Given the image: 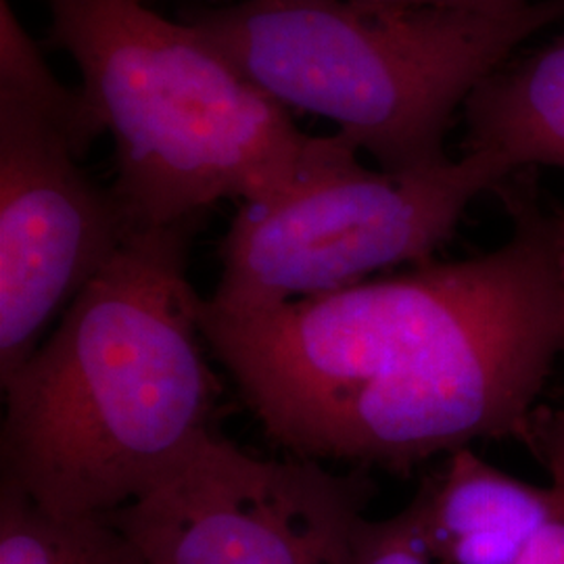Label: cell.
Segmentation results:
<instances>
[{"label":"cell","instance_id":"cell-1","mask_svg":"<svg viewBox=\"0 0 564 564\" xmlns=\"http://www.w3.org/2000/svg\"><path fill=\"white\" fill-rule=\"evenodd\" d=\"M505 195V245L412 265L272 312L207 307V347L263 433L293 456L410 475L479 440L531 447L538 400L563 354L545 209Z\"/></svg>","mask_w":564,"mask_h":564},{"label":"cell","instance_id":"cell-2","mask_svg":"<svg viewBox=\"0 0 564 564\" xmlns=\"http://www.w3.org/2000/svg\"><path fill=\"white\" fill-rule=\"evenodd\" d=\"M193 228L134 230L0 381V485L57 517H107L218 431L223 384L186 270Z\"/></svg>","mask_w":564,"mask_h":564},{"label":"cell","instance_id":"cell-3","mask_svg":"<svg viewBox=\"0 0 564 564\" xmlns=\"http://www.w3.org/2000/svg\"><path fill=\"white\" fill-rule=\"evenodd\" d=\"M51 39L116 144L113 191L134 230L258 202L360 155L310 137L186 20L147 0H46Z\"/></svg>","mask_w":564,"mask_h":564},{"label":"cell","instance_id":"cell-4","mask_svg":"<svg viewBox=\"0 0 564 564\" xmlns=\"http://www.w3.org/2000/svg\"><path fill=\"white\" fill-rule=\"evenodd\" d=\"M561 20L564 0H239L186 18L265 95L330 121L387 172L452 160L445 139L470 95Z\"/></svg>","mask_w":564,"mask_h":564},{"label":"cell","instance_id":"cell-5","mask_svg":"<svg viewBox=\"0 0 564 564\" xmlns=\"http://www.w3.org/2000/svg\"><path fill=\"white\" fill-rule=\"evenodd\" d=\"M102 126L0 2V381L134 232L113 186L82 170Z\"/></svg>","mask_w":564,"mask_h":564},{"label":"cell","instance_id":"cell-6","mask_svg":"<svg viewBox=\"0 0 564 564\" xmlns=\"http://www.w3.org/2000/svg\"><path fill=\"white\" fill-rule=\"evenodd\" d=\"M512 176L505 160L485 151L416 172L370 170L356 155L241 203L205 303L220 314H262L431 262L468 205Z\"/></svg>","mask_w":564,"mask_h":564},{"label":"cell","instance_id":"cell-7","mask_svg":"<svg viewBox=\"0 0 564 564\" xmlns=\"http://www.w3.org/2000/svg\"><path fill=\"white\" fill-rule=\"evenodd\" d=\"M375 484L364 468L258 458L218 431L113 523L149 564H354Z\"/></svg>","mask_w":564,"mask_h":564},{"label":"cell","instance_id":"cell-8","mask_svg":"<svg viewBox=\"0 0 564 564\" xmlns=\"http://www.w3.org/2000/svg\"><path fill=\"white\" fill-rule=\"evenodd\" d=\"M433 564H517L550 521L552 485L527 484L470 445L447 454L410 500Z\"/></svg>","mask_w":564,"mask_h":564},{"label":"cell","instance_id":"cell-9","mask_svg":"<svg viewBox=\"0 0 564 564\" xmlns=\"http://www.w3.org/2000/svg\"><path fill=\"white\" fill-rule=\"evenodd\" d=\"M463 116L464 151L498 155L512 174L535 167L564 172V30L481 82Z\"/></svg>","mask_w":564,"mask_h":564},{"label":"cell","instance_id":"cell-10","mask_svg":"<svg viewBox=\"0 0 564 564\" xmlns=\"http://www.w3.org/2000/svg\"><path fill=\"white\" fill-rule=\"evenodd\" d=\"M0 564H149L111 517H57L0 485Z\"/></svg>","mask_w":564,"mask_h":564},{"label":"cell","instance_id":"cell-11","mask_svg":"<svg viewBox=\"0 0 564 564\" xmlns=\"http://www.w3.org/2000/svg\"><path fill=\"white\" fill-rule=\"evenodd\" d=\"M531 449L544 460L550 473L556 506L550 521L517 564H564V426L547 408L538 414Z\"/></svg>","mask_w":564,"mask_h":564},{"label":"cell","instance_id":"cell-12","mask_svg":"<svg viewBox=\"0 0 564 564\" xmlns=\"http://www.w3.org/2000/svg\"><path fill=\"white\" fill-rule=\"evenodd\" d=\"M354 564H433L412 502L381 521L362 519L354 544Z\"/></svg>","mask_w":564,"mask_h":564},{"label":"cell","instance_id":"cell-13","mask_svg":"<svg viewBox=\"0 0 564 564\" xmlns=\"http://www.w3.org/2000/svg\"><path fill=\"white\" fill-rule=\"evenodd\" d=\"M547 216V230L554 253V268H556V282H558V302H561V337H563L564 354V207L545 209Z\"/></svg>","mask_w":564,"mask_h":564},{"label":"cell","instance_id":"cell-14","mask_svg":"<svg viewBox=\"0 0 564 564\" xmlns=\"http://www.w3.org/2000/svg\"><path fill=\"white\" fill-rule=\"evenodd\" d=\"M372 4H389V7H423V4H442V2H487V4H514L524 0H362Z\"/></svg>","mask_w":564,"mask_h":564},{"label":"cell","instance_id":"cell-15","mask_svg":"<svg viewBox=\"0 0 564 564\" xmlns=\"http://www.w3.org/2000/svg\"><path fill=\"white\" fill-rule=\"evenodd\" d=\"M558 416H561V421H563L564 423V408H561V410H558Z\"/></svg>","mask_w":564,"mask_h":564},{"label":"cell","instance_id":"cell-16","mask_svg":"<svg viewBox=\"0 0 564 564\" xmlns=\"http://www.w3.org/2000/svg\"><path fill=\"white\" fill-rule=\"evenodd\" d=\"M147 2H149V0H147Z\"/></svg>","mask_w":564,"mask_h":564}]
</instances>
